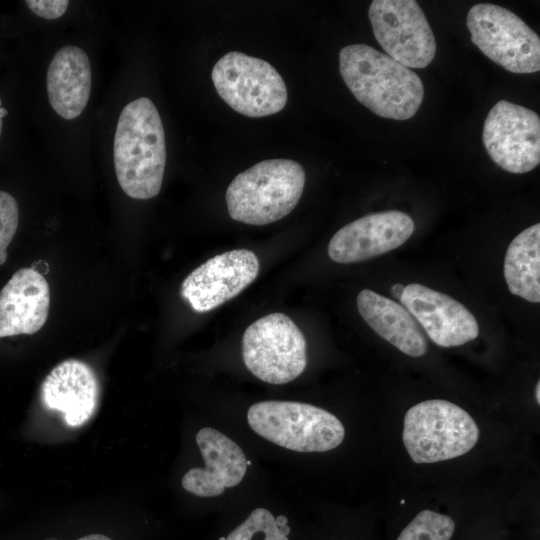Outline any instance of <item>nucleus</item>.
<instances>
[{
	"label": "nucleus",
	"instance_id": "2",
	"mask_svg": "<svg viewBox=\"0 0 540 540\" xmlns=\"http://www.w3.org/2000/svg\"><path fill=\"white\" fill-rule=\"evenodd\" d=\"M113 159L117 181L131 198L147 200L161 190L166 143L155 104L137 98L122 109L114 135Z\"/></svg>",
	"mask_w": 540,
	"mask_h": 540
},
{
	"label": "nucleus",
	"instance_id": "26",
	"mask_svg": "<svg viewBox=\"0 0 540 540\" xmlns=\"http://www.w3.org/2000/svg\"><path fill=\"white\" fill-rule=\"evenodd\" d=\"M8 114L7 109L1 107V100H0V136L2 133L3 128V118Z\"/></svg>",
	"mask_w": 540,
	"mask_h": 540
},
{
	"label": "nucleus",
	"instance_id": "1",
	"mask_svg": "<svg viewBox=\"0 0 540 540\" xmlns=\"http://www.w3.org/2000/svg\"><path fill=\"white\" fill-rule=\"evenodd\" d=\"M339 71L354 97L380 117L407 120L422 104L424 87L420 77L369 45L342 48Z\"/></svg>",
	"mask_w": 540,
	"mask_h": 540
},
{
	"label": "nucleus",
	"instance_id": "23",
	"mask_svg": "<svg viewBox=\"0 0 540 540\" xmlns=\"http://www.w3.org/2000/svg\"><path fill=\"white\" fill-rule=\"evenodd\" d=\"M25 4L34 14L47 20L60 18L69 7L67 0H27Z\"/></svg>",
	"mask_w": 540,
	"mask_h": 540
},
{
	"label": "nucleus",
	"instance_id": "21",
	"mask_svg": "<svg viewBox=\"0 0 540 540\" xmlns=\"http://www.w3.org/2000/svg\"><path fill=\"white\" fill-rule=\"evenodd\" d=\"M454 530L451 517L423 510L402 530L397 540H450Z\"/></svg>",
	"mask_w": 540,
	"mask_h": 540
},
{
	"label": "nucleus",
	"instance_id": "9",
	"mask_svg": "<svg viewBox=\"0 0 540 540\" xmlns=\"http://www.w3.org/2000/svg\"><path fill=\"white\" fill-rule=\"evenodd\" d=\"M368 16L376 40L392 59L409 69H421L432 62L435 37L416 1L374 0Z\"/></svg>",
	"mask_w": 540,
	"mask_h": 540
},
{
	"label": "nucleus",
	"instance_id": "19",
	"mask_svg": "<svg viewBox=\"0 0 540 540\" xmlns=\"http://www.w3.org/2000/svg\"><path fill=\"white\" fill-rule=\"evenodd\" d=\"M503 273L513 295L529 302H540L539 223L524 229L511 241L506 251Z\"/></svg>",
	"mask_w": 540,
	"mask_h": 540
},
{
	"label": "nucleus",
	"instance_id": "17",
	"mask_svg": "<svg viewBox=\"0 0 540 540\" xmlns=\"http://www.w3.org/2000/svg\"><path fill=\"white\" fill-rule=\"evenodd\" d=\"M91 64L86 52L65 45L53 56L46 74L47 96L52 109L66 120L81 115L90 98Z\"/></svg>",
	"mask_w": 540,
	"mask_h": 540
},
{
	"label": "nucleus",
	"instance_id": "16",
	"mask_svg": "<svg viewBox=\"0 0 540 540\" xmlns=\"http://www.w3.org/2000/svg\"><path fill=\"white\" fill-rule=\"evenodd\" d=\"M41 395L48 409L62 412L66 424L77 427L92 417L99 386L93 370L86 363L70 359L50 371L42 383Z\"/></svg>",
	"mask_w": 540,
	"mask_h": 540
},
{
	"label": "nucleus",
	"instance_id": "5",
	"mask_svg": "<svg viewBox=\"0 0 540 540\" xmlns=\"http://www.w3.org/2000/svg\"><path fill=\"white\" fill-rule=\"evenodd\" d=\"M474 419L442 399L422 401L405 414L403 443L417 464L450 460L469 452L479 439Z\"/></svg>",
	"mask_w": 540,
	"mask_h": 540
},
{
	"label": "nucleus",
	"instance_id": "27",
	"mask_svg": "<svg viewBox=\"0 0 540 540\" xmlns=\"http://www.w3.org/2000/svg\"><path fill=\"white\" fill-rule=\"evenodd\" d=\"M535 398L537 403H540V382L538 381L535 387Z\"/></svg>",
	"mask_w": 540,
	"mask_h": 540
},
{
	"label": "nucleus",
	"instance_id": "13",
	"mask_svg": "<svg viewBox=\"0 0 540 540\" xmlns=\"http://www.w3.org/2000/svg\"><path fill=\"white\" fill-rule=\"evenodd\" d=\"M400 302L438 346H461L479 334L473 314L442 292L411 283L405 286Z\"/></svg>",
	"mask_w": 540,
	"mask_h": 540
},
{
	"label": "nucleus",
	"instance_id": "3",
	"mask_svg": "<svg viewBox=\"0 0 540 540\" xmlns=\"http://www.w3.org/2000/svg\"><path fill=\"white\" fill-rule=\"evenodd\" d=\"M302 165L290 159H267L239 173L226 191L233 220L262 226L287 216L298 204L305 185Z\"/></svg>",
	"mask_w": 540,
	"mask_h": 540
},
{
	"label": "nucleus",
	"instance_id": "12",
	"mask_svg": "<svg viewBox=\"0 0 540 540\" xmlns=\"http://www.w3.org/2000/svg\"><path fill=\"white\" fill-rule=\"evenodd\" d=\"M414 229L413 219L402 211L368 214L333 235L328 244V255L341 264L374 258L403 245Z\"/></svg>",
	"mask_w": 540,
	"mask_h": 540
},
{
	"label": "nucleus",
	"instance_id": "4",
	"mask_svg": "<svg viewBox=\"0 0 540 540\" xmlns=\"http://www.w3.org/2000/svg\"><path fill=\"white\" fill-rule=\"evenodd\" d=\"M247 421L259 436L296 452H326L338 447L345 436L335 415L302 402H257L248 409Z\"/></svg>",
	"mask_w": 540,
	"mask_h": 540
},
{
	"label": "nucleus",
	"instance_id": "11",
	"mask_svg": "<svg viewBox=\"0 0 540 540\" xmlns=\"http://www.w3.org/2000/svg\"><path fill=\"white\" fill-rule=\"evenodd\" d=\"M256 254L235 249L208 259L182 282L181 297L198 313L211 311L241 293L259 273Z\"/></svg>",
	"mask_w": 540,
	"mask_h": 540
},
{
	"label": "nucleus",
	"instance_id": "25",
	"mask_svg": "<svg viewBox=\"0 0 540 540\" xmlns=\"http://www.w3.org/2000/svg\"><path fill=\"white\" fill-rule=\"evenodd\" d=\"M78 540H112V539L103 534H90V535L83 536Z\"/></svg>",
	"mask_w": 540,
	"mask_h": 540
},
{
	"label": "nucleus",
	"instance_id": "24",
	"mask_svg": "<svg viewBox=\"0 0 540 540\" xmlns=\"http://www.w3.org/2000/svg\"><path fill=\"white\" fill-rule=\"evenodd\" d=\"M404 289H405L404 285L397 283V284L392 285L391 292L395 298L400 300L404 292Z\"/></svg>",
	"mask_w": 540,
	"mask_h": 540
},
{
	"label": "nucleus",
	"instance_id": "8",
	"mask_svg": "<svg viewBox=\"0 0 540 540\" xmlns=\"http://www.w3.org/2000/svg\"><path fill=\"white\" fill-rule=\"evenodd\" d=\"M471 41L504 69L517 74L540 70V39L521 18L495 4L473 5L466 18Z\"/></svg>",
	"mask_w": 540,
	"mask_h": 540
},
{
	"label": "nucleus",
	"instance_id": "20",
	"mask_svg": "<svg viewBox=\"0 0 540 540\" xmlns=\"http://www.w3.org/2000/svg\"><path fill=\"white\" fill-rule=\"evenodd\" d=\"M287 521L285 516L275 517L269 510L257 508L225 540H288Z\"/></svg>",
	"mask_w": 540,
	"mask_h": 540
},
{
	"label": "nucleus",
	"instance_id": "10",
	"mask_svg": "<svg viewBox=\"0 0 540 540\" xmlns=\"http://www.w3.org/2000/svg\"><path fill=\"white\" fill-rule=\"evenodd\" d=\"M482 139L493 162L507 172L526 173L540 162V118L529 108L498 101L485 119Z\"/></svg>",
	"mask_w": 540,
	"mask_h": 540
},
{
	"label": "nucleus",
	"instance_id": "7",
	"mask_svg": "<svg viewBox=\"0 0 540 540\" xmlns=\"http://www.w3.org/2000/svg\"><path fill=\"white\" fill-rule=\"evenodd\" d=\"M242 357L246 368L270 384H285L297 378L307 365L305 337L292 319L271 313L245 330Z\"/></svg>",
	"mask_w": 540,
	"mask_h": 540
},
{
	"label": "nucleus",
	"instance_id": "15",
	"mask_svg": "<svg viewBox=\"0 0 540 540\" xmlns=\"http://www.w3.org/2000/svg\"><path fill=\"white\" fill-rule=\"evenodd\" d=\"M49 307L50 289L44 276L33 268L17 270L0 291V338L38 332Z\"/></svg>",
	"mask_w": 540,
	"mask_h": 540
},
{
	"label": "nucleus",
	"instance_id": "6",
	"mask_svg": "<svg viewBox=\"0 0 540 540\" xmlns=\"http://www.w3.org/2000/svg\"><path fill=\"white\" fill-rule=\"evenodd\" d=\"M211 77L222 100L244 116L265 117L286 106V84L265 60L231 51L216 62Z\"/></svg>",
	"mask_w": 540,
	"mask_h": 540
},
{
	"label": "nucleus",
	"instance_id": "14",
	"mask_svg": "<svg viewBox=\"0 0 540 540\" xmlns=\"http://www.w3.org/2000/svg\"><path fill=\"white\" fill-rule=\"evenodd\" d=\"M196 443L205 466L191 468L183 475L181 485L186 491L198 497H215L242 481L247 459L232 439L216 429L204 427L197 432Z\"/></svg>",
	"mask_w": 540,
	"mask_h": 540
},
{
	"label": "nucleus",
	"instance_id": "22",
	"mask_svg": "<svg viewBox=\"0 0 540 540\" xmlns=\"http://www.w3.org/2000/svg\"><path fill=\"white\" fill-rule=\"evenodd\" d=\"M19 224V209L16 199L0 190V265L7 259V248L12 242Z\"/></svg>",
	"mask_w": 540,
	"mask_h": 540
},
{
	"label": "nucleus",
	"instance_id": "18",
	"mask_svg": "<svg viewBox=\"0 0 540 540\" xmlns=\"http://www.w3.org/2000/svg\"><path fill=\"white\" fill-rule=\"evenodd\" d=\"M356 302L364 321L402 353L421 357L427 352L422 331L402 305L370 289L360 291Z\"/></svg>",
	"mask_w": 540,
	"mask_h": 540
}]
</instances>
